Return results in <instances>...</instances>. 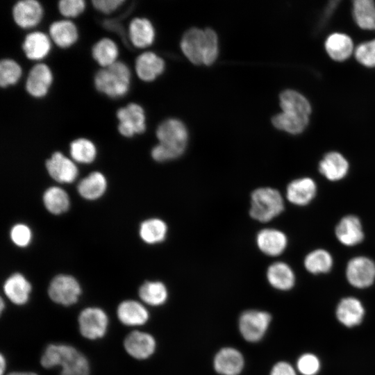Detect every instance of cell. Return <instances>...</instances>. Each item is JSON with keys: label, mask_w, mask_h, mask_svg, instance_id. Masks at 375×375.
I'll use <instances>...</instances> for the list:
<instances>
[{"label": "cell", "mask_w": 375, "mask_h": 375, "mask_svg": "<svg viewBox=\"0 0 375 375\" xmlns=\"http://www.w3.org/2000/svg\"><path fill=\"white\" fill-rule=\"evenodd\" d=\"M349 283L358 288L371 285L375 280V263L365 256H357L351 259L346 269Z\"/></svg>", "instance_id": "obj_10"}, {"label": "cell", "mask_w": 375, "mask_h": 375, "mask_svg": "<svg viewBox=\"0 0 375 375\" xmlns=\"http://www.w3.org/2000/svg\"><path fill=\"white\" fill-rule=\"evenodd\" d=\"M40 362L45 369L60 367L59 375H90V372L87 357L70 344H48L41 355Z\"/></svg>", "instance_id": "obj_2"}, {"label": "cell", "mask_w": 375, "mask_h": 375, "mask_svg": "<svg viewBox=\"0 0 375 375\" xmlns=\"http://www.w3.org/2000/svg\"><path fill=\"white\" fill-rule=\"evenodd\" d=\"M353 14L359 27L363 29L375 30V3L374 1H354Z\"/></svg>", "instance_id": "obj_35"}, {"label": "cell", "mask_w": 375, "mask_h": 375, "mask_svg": "<svg viewBox=\"0 0 375 375\" xmlns=\"http://www.w3.org/2000/svg\"><path fill=\"white\" fill-rule=\"evenodd\" d=\"M86 7L83 0H61L58 3V11L66 18H74L83 12Z\"/></svg>", "instance_id": "obj_41"}, {"label": "cell", "mask_w": 375, "mask_h": 375, "mask_svg": "<svg viewBox=\"0 0 375 375\" xmlns=\"http://www.w3.org/2000/svg\"><path fill=\"white\" fill-rule=\"evenodd\" d=\"M0 310H1V313H2L3 312V310L5 309L6 308V306H5V302H4V300L3 298L1 299V303H0Z\"/></svg>", "instance_id": "obj_48"}, {"label": "cell", "mask_w": 375, "mask_h": 375, "mask_svg": "<svg viewBox=\"0 0 375 375\" xmlns=\"http://www.w3.org/2000/svg\"><path fill=\"white\" fill-rule=\"evenodd\" d=\"M283 209V199L277 190L263 187L252 192L249 215L253 219L263 223L269 222L279 215Z\"/></svg>", "instance_id": "obj_5"}, {"label": "cell", "mask_w": 375, "mask_h": 375, "mask_svg": "<svg viewBox=\"0 0 375 375\" xmlns=\"http://www.w3.org/2000/svg\"><path fill=\"white\" fill-rule=\"evenodd\" d=\"M319 171L329 181H339L348 173L349 163L341 153L329 152L319 162Z\"/></svg>", "instance_id": "obj_25"}, {"label": "cell", "mask_w": 375, "mask_h": 375, "mask_svg": "<svg viewBox=\"0 0 375 375\" xmlns=\"http://www.w3.org/2000/svg\"><path fill=\"white\" fill-rule=\"evenodd\" d=\"M139 233L141 239L147 244H155L165 240L167 234L166 223L159 218H151L142 222Z\"/></svg>", "instance_id": "obj_33"}, {"label": "cell", "mask_w": 375, "mask_h": 375, "mask_svg": "<svg viewBox=\"0 0 375 375\" xmlns=\"http://www.w3.org/2000/svg\"><path fill=\"white\" fill-rule=\"evenodd\" d=\"M22 47L28 59L39 61L44 59L49 53L51 42L50 37L46 33L36 31L31 32L25 36Z\"/></svg>", "instance_id": "obj_20"}, {"label": "cell", "mask_w": 375, "mask_h": 375, "mask_svg": "<svg viewBox=\"0 0 375 375\" xmlns=\"http://www.w3.org/2000/svg\"><path fill=\"white\" fill-rule=\"evenodd\" d=\"M123 346L126 352L132 358L145 360L155 352L156 342L150 333L135 330L125 337Z\"/></svg>", "instance_id": "obj_11"}, {"label": "cell", "mask_w": 375, "mask_h": 375, "mask_svg": "<svg viewBox=\"0 0 375 375\" xmlns=\"http://www.w3.org/2000/svg\"><path fill=\"white\" fill-rule=\"evenodd\" d=\"M53 82V74L47 65L38 62L28 72L25 81V90L34 98L47 95Z\"/></svg>", "instance_id": "obj_13"}, {"label": "cell", "mask_w": 375, "mask_h": 375, "mask_svg": "<svg viewBox=\"0 0 375 375\" xmlns=\"http://www.w3.org/2000/svg\"><path fill=\"white\" fill-rule=\"evenodd\" d=\"M258 249L265 255L277 256L281 255L288 245L285 234L276 228H264L256 235Z\"/></svg>", "instance_id": "obj_19"}, {"label": "cell", "mask_w": 375, "mask_h": 375, "mask_svg": "<svg viewBox=\"0 0 375 375\" xmlns=\"http://www.w3.org/2000/svg\"><path fill=\"white\" fill-rule=\"evenodd\" d=\"M6 369V359L1 353L0 355V375H4Z\"/></svg>", "instance_id": "obj_46"}, {"label": "cell", "mask_w": 375, "mask_h": 375, "mask_svg": "<svg viewBox=\"0 0 375 375\" xmlns=\"http://www.w3.org/2000/svg\"><path fill=\"white\" fill-rule=\"evenodd\" d=\"M279 98L282 112L309 117L311 106L301 94L292 90H286L281 93Z\"/></svg>", "instance_id": "obj_27"}, {"label": "cell", "mask_w": 375, "mask_h": 375, "mask_svg": "<svg viewBox=\"0 0 375 375\" xmlns=\"http://www.w3.org/2000/svg\"><path fill=\"white\" fill-rule=\"evenodd\" d=\"M125 1L124 0H93V7L101 13L108 15L119 8Z\"/></svg>", "instance_id": "obj_44"}, {"label": "cell", "mask_w": 375, "mask_h": 375, "mask_svg": "<svg viewBox=\"0 0 375 375\" xmlns=\"http://www.w3.org/2000/svg\"><path fill=\"white\" fill-rule=\"evenodd\" d=\"M3 290L6 297L13 304L24 306L29 301L32 286L23 274L14 273L6 278Z\"/></svg>", "instance_id": "obj_17"}, {"label": "cell", "mask_w": 375, "mask_h": 375, "mask_svg": "<svg viewBox=\"0 0 375 375\" xmlns=\"http://www.w3.org/2000/svg\"><path fill=\"white\" fill-rule=\"evenodd\" d=\"M91 52L93 59L104 68L117 61L119 49L112 39L103 38L94 44Z\"/></svg>", "instance_id": "obj_31"}, {"label": "cell", "mask_w": 375, "mask_h": 375, "mask_svg": "<svg viewBox=\"0 0 375 375\" xmlns=\"http://www.w3.org/2000/svg\"><path fill=\"white\" fill-rule=\"evenodd\" d=\"M271 319V315L265 311L249 310L243 312L239 319L242 336L249 342L260 341L265 335Z\"/></svg>", "instance_id": "obj_9"}, {"label": "cell", "mask_w": 375, "mask_h": 375, "mask_svg": "<svg viewBox=\"0 0 375 375\" xmlns=\"http://www.w3.org/2000/svg\"><path fill=\"white\" fill-rule=\"evenodd\" d=\"M69 153L74 161L89 164L94 160L97 156V149L91 140L81 138L70 143Z\"/></svg>", "instance_id": "obj_37"}, {"label": "cell", "mask_w": 375, "mask_h": 375, "mask_svg": "<svg viewBox=\"0 0 375 375\" xmlns=\"http://www.w3.org/2000/svg\"><path fill=\"white\" fill-rule=\"evenodd\" d=\"M244 360L242 354L233 347L220 349L213 360L215 371L221 375H238L242 370Z\"/></svg>", "instance_id": "obj_16"}, {"label": "cell", "mask_w": 375, "mask_h": 375, "mask_svg": "<svg viewBox=\"0 0 375 375\" xmlns=\"http://www.w3.org/2000/svg\"><path fill=\"white\" fill-rule=\"evenodd\" d=\"M116 314L119 321L126 326H142L149 318V313L144 305L133 299L120 302L117 307Z\"/></svg>", "instance_id": "obj_15"}, {"label": "cell", "mask_w": 375, "mask_h": 375, "mask_svg": "<svg viewBox=\"0 0 375 375\" xmlns=\"http://www.w3.org/2000/svg\"><path fill=\"white\" fill-rule=\"evenodd\" d=\"M131 78L128 65L117 60L107 67L100 69L94 75V83L100 93L117 99L127 94L130 89Z\"/></svg>", "instance_id": "obj_4"}, {"label": "cell", "mask_w": 375, "mask_h": 375, "mask_svg": "<svg viewBox=\"0 0 375 375\" xmlns=\"http://www.w3.org/2000/svg\"><path fill=\"white\" fill-rule=\"evenodd\" d=\"M364 312L361 302L353 297L342 299L336 309L338 319L347 327L359 324L362 322Z\"/></svg>", "instance_id": "obj_26"}, {"label": "cell", "mask_w": 375, "mask_h": 375, "mask_svg": "<svg viewBox=\"0 0 375 375\" xmlns=\"http://www.w3.org/2000/svg\"><path fill=\"white\" fill-rule=\"evenodd\" d=\"M335 235L346 246L360 243L364 238V233L358 217L351 215L342 217L335 227Z\"/></svg>", "instance_id": "obj_23"}, {"label": "cell", "mask_w": 375, "mask_h": 375, "mask_svg": "<svg viewBox=\"0 0 375 375\" xmlns=\"http://www.w3.org/2000/svg\"><path fill=\"white\" fill-rule=\"evenodd\" d=\"M109 318L106 312L97 306L83 308L78 316V326L81 335L90 340L103 338L107 333Z\"/></svg>", "instance_id": "obj_6"}, {"label": "cell", "mask_w": 375, "mask_h": 375, "mask_svg": "<svg viewBox=\"0 0 375 375\" xmlns=\"http://www.w3.org/2000/svg\"><path fill=\"white\" fill-rule=\"evenodd\" d=\"M304 266L310 273L314 274L326 273L332 268L333 258L324 249H315L306 256Z\"/></svg>", "instance_id": "obj_38"}, {"label": "cell", "mask_w": 375, "mask_h": 375, "mask_svg": "<svg viewBox=\"0 0 375 375\" xmlns=\"http://www.w3.org/2000/svg\"><path fill=\"white\" fill-rule=\"evenodd\" d=\"M267 278L272 287L280 290L291 289L295 282L293 270L283 262H276L270 265L267 271Z\"/></svg>", "instance_id": "obj_28"}, {"label": "cell", "mask_w": 375, "mask_h": 375, "mask_svg": "<svg viewBox=\"0 0 375 375\" xmlns=\"http://www.w3.org/2000/svg\"><path fill=\"white\" fill-rule=\"evenodd\" d=\"M155 35L152 23L145 17H135L128 24V36L131 44L136 48L144 49L151 45Z\"/></svg>", "instance_id": "obj_21"}, {"label": "cell", "mask_w": 375, "mask_h": 375, "mask_svg": "<svg viewBox=\"0 0 375 375\" xmlns=\"http://www.w3.org/2000/svg\"><path fill=\"white\" fill-rule=\"evenodd\" d=\"M47 293L53 302L67 307L78 301L82 290L78 281L74 276L62 274L52 278Z\"/></svg>", "instance_id": "obj_7"}, {"label": "cell", "mask_w": 375, "mask_h": 375, "mask_svg": "<svg viewBox=\"0 0 375 375\" xmlns=\"http://www.w3.org/2000/svg\"><path fill=\"white\" fill-rule=\"evenodd\" d=\"M140 299L151 306L164 304L168 297V291L165 285L160 281H146L139 288Z\"/></svg>", "instance_id": "obj_32"}, {"label": "cell", "mask_w": 375, "mask_h": 375, "mask_svg": "<svg viewBox=\"0 0 375 375\" xmlns=\"http://www.w3.org/2000/svg\"><path fill=\"white\" fill-rule=\"evenodd\" d=\"M273 125L278 129L291 134L301 133L306 128L309 117L281 112L272 117Z\"/></svg>", "instance_id": "obj_36"}, {"label": "cell", "mask_w": 375, "mask_h": 375, "mask_svg": "<svg viewBox=\"0 0 375 375\" xmlns=\"http://www.w3.org/2000/svg\"><path fill=\"white\" fill-rule=\"evenodd\" d=\"M297 367L303 375H315L320 367L318 358L311 353H305L299 357Z\"/></svg>", "instance_id": "obj_42"}, {"label": "cell", "mask_w": 375, "mask_h": 375, "mask_svg": "<svg viewBox=\"0 0 375 375\" xmlns=\"http://www.w3.org/2000/svg\"><path fill=\"white\" fill-rule=\"evenodd\" d=\"M6 375H38L33 372H12Z\"/></svg>", "instance_id": "obj_47"}, {"label": "cell", "mask_w": 375, "mask_h": 375, "mask_svg": "<svg viewBox=\"0 0 375 375\" xmlns=\"http://www.w3.org/2000/svg\"><path fill=\"white\" fill-rule=\"evenodd\" d=\"M22 74L21 66L11 58H4L0 61V85L7 88L15 85Z\"/></svg>", "instance_id": "obj_39"}, {"label": "cell", "mask_w": 375, "mask_h": 375, "mask_svg": "<svg viewBox=\"0 0 375 375\" xmlns=\"http://www.w3.org/2000/svg\"><path fill=\"white\" fill-rule=\"evenodd\" d=\"M165 67L163 59L152 51L142 53L135 62V70L138 77L145 82L155 80L163 72Z\"/></svg>", "instance_id": "obj_18"}, {"label": "cell", "mask_w": 375, "mask_h": 375, "mask_svg": "<svg viewBox=\"0 0 375 375\" xmlns=\"http://www.w3.org/2000/svg\"><path fill=\"white\" fill-rule=\"evenodd\" d=\"M44 15L41 3L36 0H21L17 1L12 8L14 22L20 28H32L38 26Z\"/></svg>", "instance_id": "obj_12"}, {"label": "cell", "mask_w": 375, "mask_h": 375, "mask_svg": "<svg viewBox=\"0 0 375 375\" xmlns=\"http://www.w3.org/2000/svg\"><path fill=\"white\" fill-rule=\"evenodd\" d=\"M325 48L332 59L343 61L352 53L353 44L347 35L335 33L328 37L325 42Z\"/></svg>", "instance_id": "obj_30"}, {"label": "cell", "mask_w": 375, "mask_h": 375, "mask_svg": "<svg viewBox=\"0 0 375 375\" xmlns=\"http://www.w3.org/2000/svg\"><path fill=\"white\" fill-rule=\"evenodd\" d=\"M49 35L51 40L62 49L72 47L78 38L77 27L69 19L53 22L49 28Z\"/></svg>", "instance_id": "obj_24"}, {"label": "cell", "mask_w": 375, "mask_h": 375, "mask_svg": "<svg viewBox=\"0 0 375 375\" xmlns=\"http://www.w3.org/2000/svg\"><path fill=\"white\" fill-rule=\"evenodd\" d=\"M355 57L366 67H375V39L359 44L355 50Z\"/></svg>", "instance_id": "obj_40"}, {"label": "cell", "mask_w": 375, "mask_h": 375, "mask_svg": "<svg viewBox=\"0 0 375 375\" xmlns=\"http://www.w3.org/2000/svg\"><path fill=\"white\" fill-rule=\"evenodd\" d=\"M10 235L12 242L19 247L28 246L32 238L30 228L24 224H17L13 226L10 230Z\"/></svg>", "instance_id": "obj_43"}, {"label": "cell", "mask_w": 375, "mask_h": 375, "mask_svg": "<svg viewBox=\"0 0 375 375\" xmlns=\"http://www.w3.org/2000/svg\"><path fill=\"white\" fill-rule=\"evenodd\" d=\"M317 185L310 178L303 177L291 181L286 188V198L297 206H306L315 197Z\"/></svg>", "instance_id": "obj_22"}, {"label": "cell", "mask_w": 375, "mask_h": 375, "mask_svg": "<svg viewBox=\"0 0 375 375\" xmlns=\"http://www.w3.org/2000/svg\"><path fill=\"white\" fill-rule=\"evenodd\" d=\"M269 375H297V374L290 364L281 361L274 365Z\"/></svg>", "instance_id": "obj_45"}, {"label": "cell", "mask_w": 375, "mask_h": 375, "mask_svg": "<svg viewBox=\"0 0 375 375\" xmlns=\"http://www.w3.org/2000/svg\"><path fill=\"white\" fill-rule=\"evenodd\" d=\"M43 202L47 210L53 215L66 212L70 204L68 194L57 186L50 187L44 192Z\"/></svg>", "instance_id": "obj_34"}, {"label": "cell", "mask_w": 375, "mask_h": 375, "mask_svg": "<svg viewBox=\"0 0 375 375\" xmlns=\"http://www.w3.org/2000/svg\"><path fill=\"white\" fill-rule=\"evenodd\" d=\"M107 181L104 175L99 172H93L83 178L78 184L79 194L87 200H96L106 192Z\"/></svg>", "instance_id": "obj_29"}, {"label": "cell", "mask_w": 375, "mask_h": 375, "mask_svg": "<svg viewBox=\"0 0 375 375\" xmlns=\"http://www.w3.org/2000/svg\"><path fill=\"white\" fill-rule=\"evenodd\" d=\"M159 143L151 151L152 158L157 162L176 159L185 151L188 131L179 119L170 118L161 122L156 129Z\"/></svg>", "instance_id": "obj_1"}, {"label": "cell", "mask_w": 375, "mask_h": 375, "mask_svg": "<svg viewBox=\"0 0 375 375\" xmlns=\"http://www.w3.org/2000/svg\"><path fill=\"white\" fill-rule=\"evenodd\" d=\"M49 176L61 183L74 182L78 174V168L74 160L60 151L54 152L45 163Z\"/></svg>", "instance_id": "obj_14"}, {"label": "cell", "mask_w": 375, "mask_h": 375, "mask_svg": "<svg viewBox=\"0 0 375 375\" xmlns=\"http://www.w3.org/2000/svg\"><path fill=\"white\" fill-rule=\"evenodd\" d=\"M117 129L125 138L141 134L146 129V117L143 108L136 103H129L119 108L116 112Z\"/></svg>", "instance_id": "obj_8"}, {"label": "cell", "mask_w": 375, "mask_h": 375, "mask_svg": "<svg viewBox=\"0 0 375 375\" xmlns=\"http://www.w3.org/2000/svg\"><path fill=\"white\" fill-rule=\"evenodd\" d=\"M181 48L193 64L210 65L218 56L217 33L209 28H191L183 34Z\"/></svg>", "instance_id": "obj_3"}]
</instances>
